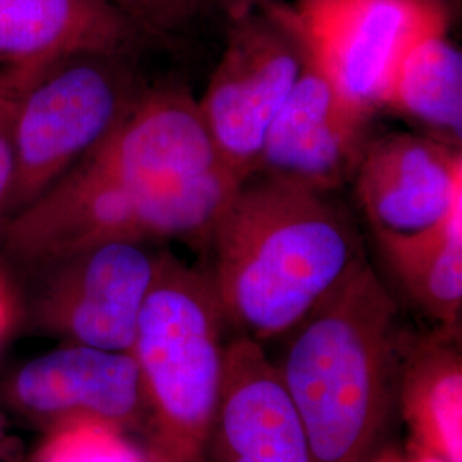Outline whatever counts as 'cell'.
<instances>
[{"instance_id":"obj_1","label":"cell","mask_w":462,"mask_h":462,"mask_svg":"<svg viewBox=\"0 0 462 462\" xmlns=\"http://www.w3.org/2000/svg\"><path fill=\"white\" fill-rule=\"evenodd\" d=\"M208 245L231 329L261 345L297 328L365 259L355 223L329 194L267 177L238 187Z\"/></svg>"},{"instance_id":"obj_2","label":"cell","mask_w":462,"mask_h":462,"mask_svg":"<svg viewBox=\"0 0 462 462\" xmlns=\"http://www.w3.org/2000/svg\"><path fill=\"white\" fill-rule=\"evenodd\" d=\"M396 300L365 257L286 334L274 366L315 462H364L380 446L396 406Z\"/></svg>"},{"instance_id":"obj_3","label":"cell","mask_w":462,"mask_h":462,"mask_svg":"<svg viewBox=\"0 0 462 462\" xmlns=\"http://www.w3.org/2000/svg\"><path fill=\"white\" fill-rule=\"evenodd\" d=\"M240 185L230 173L180 182L133 110L34 200L30 219L40 240L55 252L108 240L180 238L208 245Z\"/></svg>"},{"instance_id":"obj_4","label":"cell","mask_w":462,"mask_h":462,"mask_svg":"<svg viewBox=\"0 0 462 462\" xmlns=\"http://www.w3.org/2000/svg\"><path fill=\"white\" fill-rule=\"evenodd\" d=\"M228 329L208 267L162 250L131 349L148 406L151 461L199 462L221 399Z\"/></svg>"},{"instance_id":"obj_5","label":"cell","mask_w":462,"mask_h":462,"mask_svg":"<svg viewBox=\"0 0 462 462\" xmlns=\"http://www.w3.org/2000/svg\"><path fill=\"white\" fill-rule=\"evenodd\" d=\"M135 57L76 53L55 60L32 84L14 120V177L7 219L116 131L149 89Z\"/></svg>"},{"instance_id":"obj_6","label":"cell","mask_w":462,"mask_h":462,"mask_svg":"<svg viewBox=\"0 0 462 462\" xmlns=\"http://www.w3.org/2000/svg\"><path fill=\"white\" fill-rule=\"evenodd\" d=\"M303 66L297 34L274 0L231 19L226 47L198 106L221 163L238 182L255 175L267 131Z\"/></svg>"},{"instance_id":"obj_7","label":"cell","mask_w":462,"mask_h":462,"mask_svg":"<svg viewBox=\"0 0 462 462\" xmlns=\"http://www.w3.org/2000/svg\"><path fill=\"white\" fill-rule=\"evenodd\" d=\"M305 57L346 98L377 112L406 51L425 34L448 28L442 0L276 2Z\"/></svg>"},{"instance_id":"obj_8","label":"cell","mask_w":462,"mask_h":462,"mask_svg":"<svg viewBox=\"0 0 462 462\" xmlns=\"http://www.w3.org/2000/svg\"><path fill=\"white\" fill-rule=\"evenodd\" d=\"M162 250L154 242L108 240L32 269L34 326L62 343L131 353Z\"/></svg>"},{"instance_id":"obj_9","label":"cell","mask_w":462,"mask_h":462,"mask_svg":"<svg viewBox=\"0 0 462 462\" xmlns=\"http://www.w3.org/2000/svg\"><path fill=\"white\" fill-rule=\"evenodd\" d=\"M2 397L42 431L81 420L143 437L148 427L139 368L124 351L62 343L13 370Z\"/></svg>"},{"instance_id":"obj_10","label":"cell","mask_w":462,"mask_h":462,"mask_svg":"<svg viewBox=\"0 0 462 462\" xmlns=\"http://www.w3.org/2000/svg\"><path fill=\"white\" fill-rule=\"evenodd\" d=\"M374 116L305 57L297 83L267 131L255 175L330 194L353 180L372 139Z\"/></svg>"},{"instance_id":"obj_11","label":"cell","mask_w":462,"mask_h":462,"mask_svg":"<svg viewBox=\"0 0 462 462\" xmlns=\"http://www.w3.org/2000/svg\"><path fill=\"white\" fill-rule=\"evenodd\" d=\"M199 462H315L264 345L231 337L213 425Z\"/></svg>"},{"instance_id":"obj_12","label":"cell","mask_w":462,"mask_h":462,"mask_svg":"<svg viewBox=\"0 0 462 462\" xmlns=\"http://www.w3.org/2000/svg\"><path fill=\"white\" fill-rule=\"evenodd\" d=\"M353 180L372 230H425L462 202L461 148L427 134L372 137Z\"/></svg>"},{"instance_id":"obj_13","label":"cell","mask_w":462,"mask_h":462,"mask_svg":"<svg viewBox=\"0 0 462 462\" xmlns=\"http://www.w3.org/2000/svg\"><path fill=\"white\" fill-rule=\"evenodd\" d=\"M151 42L106 0H0V66L76 53H137Z\"/></svg>"},{"instance_id":"obj_14","label":"cell","mask_w":462,"mask_h":462,"mask_svg":"<svg viewBox=\"0 0 462 462\" xmlns=\"http://www.w3.org/2000/svg\"><path fill=\"white\" fill-rule=\"evenodd\" d=\"M459 326H440L404 341L396 404L410 429V444L462 462V355Z\"/></svg>"},{"instance_id":"obj_15","label":"cell","mask_w":462,"mask_h":462,"mask_svg":"<svg viewBox=\"0 0 462 462\" xmlns=\"http://www.w3.org/2000/svg\"><path fill=\"white\" fill-rule=\"evenodd\" d=\"M380 254L414 303L459 326L462 309V202L437 225L414 233L372 230Z\"/></svg>"},{"instance_id":"obj_16","label":"cell","mask_w":462,"mask_h":462,"mask_svg":"<svg viewBox=\"0 0 462 462\" xmlns=\"http://www.w3.org/2000/svg\"><path fill=\"white\" fill-rule=\"evenodd\" d=\"M382 110H391L461 148L462 53L447 28L425 34L397 66Z\"/></svg>"},{"instance_id":"obj_17","label":"cell","mask_w":462,"mask_h":462,"mask_svg":"<svg viewBox=\"0 0 462 462\" xmlns=\"http://www.w3.org/2000/svg\"><path fill=\"white\" fill-rule=\"evenodd\" d=\"M28 462H152L133 435L98 421H70L45 430Z\"/></svg>"},{"instance_id":"obj_18","label":"cell","mask_w":462,"mask_h":462,"mask_svg":"<svg viewBox=\"0 0 462 462\" xmlns=\"http://www.w3.org/2000/svg\"><path fill=\"white\" fill-rule=\"evenodd\" d=\"M67 57V55H66ZM62 57H38L0 66V216L14 177V120L19 103L32 84Z\"/></svg>"},{"instance_id":"obj_19","label":"cell","mask_w":462,"mask_h":462,"mask_svg":"<svg viewBox=\"0 0 462 462\" xmlns=\"http://www.w3.org/2000/svg\"><path fill=\"white\" fill-rule=\"evenodd\" d=\"M137 30L154 38H171L189 30L209 0H106Z\"/></svg>"},{"instance_id":"obj_20","label":"cell","mask_w":462,"mask_h":462,"mask_svg":"<svg viewBox=\"0 0 462 462\" xmlns=\"http://www.w3.org/2000/svg\"><path fill=\"white\" fill-rule=\"evenodd\" d=\"M364 462H452L429 450L408 444L406 447L382 446L374 448Z\"/></svg>"},{"instance_id":"obj_21","label":"cell","mask_w":462,"mask_h":462,"mask_svg":"<svg viewBox=\"0 0 462 462\" xmlns=\"http://www.w3.org/2000/svg\"><path fill=\"white\" fill-rule=\"evenodd\" d=\"M17 320L16 298L13 295L9 284L0 273V346L14 329Z\"/></svg>"},{"instance_id":"obj_22","label":"cell","mask_w":462,"mask_h":462,"mask_svg":"<svg viewBox=\"0 0 462 462\" xmlns=\"http://www.w3.org/2000/svg\"><path fill=\"white\" fill-rule=\"evenodd\" d=\"M230 19H238V17L247 16L264 5L267 0H217Z\"/></svg>"},{"instance_id":"obj_23","label":"cell","mask_w":462,"mask_h":462,"mask_svg":"<svg viewBox=\"0 0 462 462\" xmlns=\"http://www.w3.org/2000/svg\"><path fill=\"white\" fill-rule=\"evenodd\" d=\"M4 440H5V421H4V418L0 416V446H2Z\"/></svg>"}]
</instances>
